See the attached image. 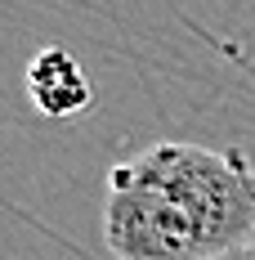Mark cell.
I'll use <instances>...</instances> for the list:
<instances>
[{
  "label": "cell",
  "mask_w": 255,
  "mask_h": 260,
  "mask_svg": "<svg viewBox=\"0 0 255 260\" xmlns=\"http://www.w3.org/2000/svg\"><path fill=\"white\" fill-rule=\"evenodd\" d=\"M224 260H255V247H246V251H233V256H224Z\"/></svg>",
  "instance_id": "3"
},
{
  "label": "cell",
  "mask_w": 255,
  "mask_h": 260,
  "mask_svg": "<svg viewBox=\"0 0 255 260\" xmlns=\"http://www.w3.org/2000/svg\"><path fill=\"white\" fill-rule=\"evenodd\" d=\"M23 81L31 108L50 121H72V117H85L94 108V85L85 77L81 58L63 45H45L41 54H31Z\"/></svg>",
  "instance_id": "2"
},
{
  "label": "cell",
  "mask_w": 255,
  "mask_h": 260,
  "mask_svg": "<svg viewBox=\"0 0 255 260\" xmlns=\"http://www.w3.org/2000/svg\"><path fill=\"white\" fill-rule=\"evenodd\" d=\"M103 242L117 260H224L255 247V161L188 139L121 157L103 180Z\"/></svg>",
  "instance_id": "1"
}]
</instances>
